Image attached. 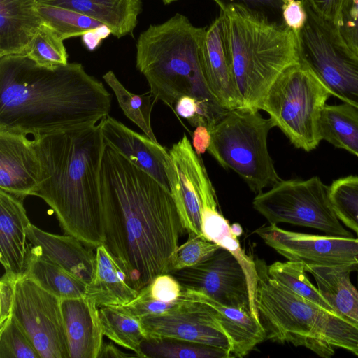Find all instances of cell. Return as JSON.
<instances>
[{
  "instance_id": "obj_41",
  "label": "cell",
  "mask_w": 358,
  "mask_h": 358,
  "mask_svg": "<svg viewBox=\"0 0 358 358\" xmlns=\"http://www.w3.org/2000/svg\"><path fill=\"white\" fill-rule=\"evenodd\" d=\"M148 286L154 299L167 303L178 300L182 292L180 284L169 273L157 276Z\"/></svg>"
},
{
  "instance_id": "obj_38",
  "label": "cell",
  "mask_w": 358,
  "mask_h": 358,
  "mask_svg": "<svg viewBox=\"0 0 358 358\" xmlns=\"http://www.w3.org/2000/svg\"><path fill=\"white\" fill-rule=\"evenodd\" d=\"M220 247L203 236L189 234L187 241L178 245L172 255L168 273L194 266L205 260Z\"/></svg>"
},
{
  "instance_id": "obj_47",
  "label": "cell",
  "mask_w": 358,
  "mask_h": 358,
  "mask_svg": "<svg viewBox=\"0 0 358 358\" xmlns=\"http://www.w3.org/2000/svg\"><path fill=\"white\" fill-rule=\"evenodd\" d=\"M139 357L137 355L123 352L112 343H103L98 358H125Z\"/></svg>"
},
{
  "instance_id": "obj_43",
  "label": "cell",
  "mask_w": 358,
  "mask_h": 358,
  "mask_svg": "<svg viewBox=\"0 0 358 358\" xmlns=\"http://www.w3.org/2000/svg\"><path fill=\"white\" fill-rule=\"evenodd\" d=\"M282 15L284 24L295 33L306 24L307 13L303 0H289L282 3Z\"/></svg>"
},
{
  "instance_id": "obj_35",
  "label": "cell",
  "mask_w": 358,
  "mask_h": 358,
  "mask_svg": "<svg viewBox=\"0 0 358 358\" xmlns=\"http://www.w3.org/2000/svg\"><path fill=\"white\" fill-rule=\"evenodd\" d=\"M329 196L338 220L358 236V176L334 180L329 186Z\"/></svg>"
},
{
  "instance_id": "obj_6",
  "label": "cell",
  "mask_w": 358,
  "mask_h": 358,
  "mask_svg": "<svg viewBox=\"0 0 358 358\" xmlns=\"http://www.w3.org/2000/svg\"><path fill=\"white\" fill-rule=\"evenodd\" d=\"M255 264V305L266 340L303 346L323 358L335 348L358 357L357 323L295 294L269 276L264 262Z\"/></svg>"
},
{
  "instance_id": "obj_31",
  "label": "cell",
  "mask_w": 358,
  "mask_h": 358,
  "mask_svg": "<svg viewBox=\"0 0 358 358\" xmlns=\"http://www.w3.org/2000/svg\"><path fill=\"white\" fill-rule=\"evenodd\" d=\"M143 357L231 358L228 350L173 338H145L141 345Z\"/></svg>"
},
{
  "instance_id": "obj_7",
  "label": "cell",
  "mask_w": 358,
  "mask_h": 358,
  "mask_svg": "<svg viewBox=\"0 0 358 358\" xmlns=\"http://www.w3.org/2000/svg\"><path fill=\"white\" fill-rule=\"evenodd\" d=\"M273 127L271 119L264 118L257 110H229L210 130L208 151L258 194L282 180L268 150V134Z\"/></svg>"
},
{
  "instance_id": "obj_34",
  "label": "cell",
  "mask_w": 358,
  "mask_h": 358,
  "mask_svg": "<svg viewBox=\"0 0 358 358\" xmlns=\"http://www.w3.org/2000/svg\"><path fill=\"white\" fill-rule=\"evenodd\" d=\"M267 271L271 278L292 292L334 312L318 288L309 280L303 263L290 260L275 262L267 266Z\"/></svg>"
},
{
  "instance_id": "obj_8",
  "label": "cell",
  "mask_w": 358,
  "mask_h": 358,
  "mask_svg": "<svg viewBox=\"0 0 358 358\" xmlns=\"http://www.w3.org/2000/svg\"><path fill=\"white\" fill-rule=\"evenodd\" d=\"M330 95L311 69L299 60L275 80L259 110L268 114L274 127H278L292 145L309 152L321 141L319 120Z\"/></svg>"
},
{
  "instance_id": "obj_3",
  "label": "cell",
  "mask_w": 358,
  "mask_h": 358,
  "mask_svg": "<svg viewBox=\"0 0 358 358\" xmlns=\"http://www.w3.org/2000/svg\"><path fill=\"white\" fill-rule=\"evenodd\" d=\"M99 122L31 139L41 164L33 196L52 208L65 234L92 249L104 243L99 187L104 143Z\"/></svg>"
},
{
  "instance_id": "obj_20",
  "label": "cell",
  "mask_w": 358,
  "mask_h": 358,
  "mask_svg": "<svg viewBox=\"0 0 358 358\" xmlns=\"http://www.w3.org/2000/svg\"><path fill=\"white\" fill-rule=\"evenodd\" d=\"M203 68L208 87L220 105L228 110L241 108L220 14L206 29Z\"/></svg>"
},
{
  "instance_id": "obj_16",
  "label": "cell",
  "mask_w": 358,
  "mask_h": 358,
  "mask_svg": "<svg viewBox=\"0 0 358 358\" xmlns=\"http://www.w3.org/2000/svg\"><path fill=\"white\" fill-rule=\"evenodd\" d=\"M99 124L104 145L127 158L171 192L167 173L171 161L169 150L110 115Z\"/></svg>"
},
{
  "instance_id": "obj_30",
  "label": "cell",
  "mask_w": 358,
  "mask_h": 358,
  "mask_svg": "<svg viewBox=\"0 0 358 358\" xmlns=\"http://www.w3.org/2000/svg\"><path fill=\"white\" fill-rule=\"evenodd\" d=\"M99 313L103 336L143 357L141 345L146 336L140 320L121 306L101 307Z\"/></svg>"
},
{
  "instance_id": "obj_17",
  "label": "cell",
  "mask_w": 358,
  "mask_h": 358,
  "mask_svg": "<svg viewBox=\"0 0 358 358\" xmlns=\"http://www.w3.org/2000/svg\"><path fill=\"white\" fill-rule=\"evenodd\" d=\"M169 152L171 161L167 173L181 222L188 234L203 236L201 203L193 171L196 152L185 134Z\"/></svg>"
},
{
  "instance_id": "obj_42",
  "label": "cell",
  "mask_w": 358,
  "mask_h": 358,
  "mask_svg": "<svg viewBox=\"0 0 358 358\" xmlns=\"http://www.w3.org/2000/svg\"><path fill=\"white\" fill-rule=\"evenodd\" d=\"M21 276L6 272L0 280V327L13 315L16 284Z\"/></svg>"
},
{
  "instance_id": "obj_11",
  "label": "cell",
  "mask_w": 358,
  "mask_h": 358,
  "mask_svg": "<svg viewBox=\"0 0 358 358\" xmlns=\"http://www.w3.org/2000/svg\"><path fill=\"white\" fill-rule=\"evenodd\" d=\"M61 301L28 278L17 282L13 316L41 358H70Z\"/></svg>"
},
{
  "instance_id": "obj_23",
  "label": "cell",
  "mask_w": 358,
  "mask_h": 358,
  "mask_svg": "<svg viewBox=\"0 0 358 358\" xmlns=\"http://www.w3.org/2000/svg\"><path fill=\"white\" fill-rule=\"evenodd\" d=\"M61 301L70 358H98L103 343L98 307L85 296Z\"/></svg>"
},
{
  "instance_id": "obj_32",
  "label": "cell",
  "mask_w": 358,
  "mask_h": 358,
  "mask_svg": "<svg viewBox=\"0 0 358 358\" xmlns=\"http://www.w3.org/2000/svg\"><path fill=\"white\" fill-rule=\"evenodd\" d=\"M103 79L114 92L126 117L136 124L149 138L158 143L151 126V112L155 102L151 92L143 94L130 92L112 70L103 74Z\"/></svg>"
},
{
  "instance_id": "obj_2",
  "label": "cell",
  "mask_w": 358,
  "mask_h": 358,
  "mask_svg": "<svg viewBox=\"0 0 358 358\" xmlns=\"http://www.w3.org/2000/svg\"><path fill=\"white\" fill-rule=\"evenodd\" d=\"M111 95L78 62L54 67L26 55L0 57V131L33 136L98 124Z\"/></svg>"
},
{
  "instance_id": "obj_33",
  "label": "cell",
  "mask_w": 358,
  "mask_h": 358,
  "mask_svg": "<svg viewBox=\"0 0 358 358\" xmlns=\"http://www.w3.org/2000/svg\"><path fill=\"white\" fill-rule=\"evenodd\" d=\"M37 8L43 22L52 29L63 41L84 36L106 27L85 15L62 7L38 2Z\"/></svg>"
},
{
  "instance_id": "obj_45",
  "label": "cell",
  "mask_w": 358,
  "mask_h": 358,
  "mask_svg": "<svg viewBox=\"0 0 358 358\" xmlns=\"http://www.w3.org/2000/svg\"><path fill=\"white\" fill-rule=\"evenodd\" d=\"M220 10L231 4H240L249 8L262 12L268 17L271 13L282 7L280 0H213Z\"/></svg>"
},
{
  "instance_id": "obj_19",
  "label": "cell",
  "mask_w": 358,
  "mask_h": 358,
  "mask_svg": "<svg viewBox=\"0 0 358 358\" xmlns=\"http://www.w3.org/2000/svg\"><path fill=\"white\" fill-rule=\"evenodd\" d=\"M41 164L27 136L0 131V189L33 196L40 182Z\"/></svg>"
},
{
  "instance_id": "obj_24",
  "label": "cell",
  "mask_w": 358,
  "mask_h": 358,
  "mask_svg": "<svg viewBox=\"0 0 358 358\" xmlns=\"http://www.w3.org/2000/svg\"><path fill=\"white\" fill-rule=\"evenodd\" d=\"M37 0H0V57L25 55L43 24Z\"/></svg>"
},
{
  "instance_id": "obj_25",
  "label": "cell",
  "mask_w": 358,
  "mask_h": 358,
  "mask_svg": "<svg viewBox=\"0 0 358 358\" xmlns=\"http://www.w3.org/2000/svg\"><path fill=\"white\" fill-rule=\"evenodd\" d=\"M38 3L67 8L106 26L117 38L134 36L138 17L143 10L141 0H37Z\"/></svg>"
},
{
  "instance_id": "obj_27",
  "label": "cell",
  "mask_w": 358,
  "mask_h": 358,
  "mask_svg": "<svg viewBox=\"0 0 358 358\" xmlns=\"http://www.w3.org/2000/svg\"><path fill=\"white\" fill-rule=\"evenodd\" d=\"M305 269L313 276L320 292L334 312L358 324V289L350 278L358 264L305 265Z\"/></svg>"
},
{
  "instance_id": "obj_10",
  "label": "cell",
  "mask_w": 358,
  "mask_h": 358,
  "mask_svg": "<svg viewBox=\"0 0 358 358\" xmlns=\"http://www.w3.org/2000/svg\"><path fill=\"white\" fill-rule=\"evenodd\" d=\"M252 204L270 224L285 222L316 229L327 235L353 237L334 210L329 187L317 176L281 180L267 192L258 193Z\"/></svg>"
},
{
  "instance_id": "obj_36",
  "label": "cell",
  "mask_w": 358,
  "mask_h": 358,
  "mask_svg": "<svg viewBox=\"0 0 358 358\" xmlns=\"http://www.w3.org/2000/svg\"><path fill=\"white\" fill-rule=\"evenodd\" d=\"M24 55L36 64L45 67H54L69 63V56L64 41L44 23L41 26Z\"/></svg>"
},
{
  "instance_id": "obj_44",
  "label": "cell",
  "mask_w": 358,
  "mask_h": 358,
  "mask_svg": "<svg viewBox=\"0 0 358 358\" xmlns=\"http://www.w3.org/2000/svg\"><path fill=\"white\" fill-rule=\"evenodd\" d=\"M321 18L336 27L345 0H303Z\"/></svg>"
},
{
  "instance_id": "obj_1",
  "label": "cell",
  "mask_w": 358,
  "mask_h": 358,
  "mask_svg": "<svg viewBox=\"0 0 358 358\" xmlns=\"http://www.w3.org/2000/svg\"><path fill=\"white\" fill-rule=\"evenodd\" d=\"M104 243L129 285L139 292L168 273L186 231L171 192L104 145L99 173Z\"/></svg>"
},
{
  "instance_id": "obj_22",
  "label": "cell",
  "mask_w": 358,
  "mask_h": 358,
  "mask_svg": "<svg viewBox=\"0 0 358 358\" xmlns=\"http://www.w3.org/2000/svg\"><path fill=\"white\" fill-rule=\"evenodd\" d=\"M27 240L41 255L88 284L92 279L96 255L91 248L71 235L45 231L30 223Z\"/></svg>"
},
{
  "instance_id": "obj_48",
  "label": "cell",
  "mask_w": 358,
  "mask_h": 358,
  "mask_svg": "<svg viewBox=\"0 0 358 358\" xmlns=\"http://www.w3.org/2000/svg\"><path fill=\"white\" fill-rule=\"evenodd\" d=\"M231 229L234 234L238 237L242 233V229L238 224H234L231 225Z\"/></svg>"
},
{
  "instance_id": "obj_37",
  "label": "cell",
  "mask_w": 358,
  "mask_h": 358,
  "mask_svg": "<svg viewBox=\"0 0 358 358\" xmlns=\"http://www.w3.org/2000/svg\"><path fill=\"white\" fill-rule=\"evenodd\" d=\"M0 358H41L29 337L13 315L0 327Z\"/></svg>"
},
{
  "instance_id": "obj_49",
  "label": "cell",
  "mask_w": 358,
  "mask_h": 358,
  "mask_svg": "<svg viewBox=\"0 0 358 358\" xmlns=\"http://www.w3.org/2000/svg\"><path fill=\"white\" fill-rule=\"evenodd\" d=\"M161 1L163 2L164 4L169 5V4H171V3H173V2L177 1L178 0H161Z\"/></svg>"
},
{
  "instance_id": "obj_12",
  "label": "cell",
  "mask_w": 358,
  "mask_h": 358,
  "mask_svg": "<svg viewBox=\"0 0 358 358\" xmlns=\"http://www.w3.org/2000/svg\"><path fill=\"white\" fill-rule=\"evenodd\" d=\"M169 274L182 288L203 293L225 306L250 310L245 272L236 257L224 248L194 266Z\"/></svg>"
},
{
  "instance_id": "obj_28",
  "label": "cell",
  "mask_w": 358,
  "mask_h": 358,
  "mask_svg": "<svg viewBox=\"0 0 358 358\" xmlns=\"http://www.w3.org/2000/svg\"><path fill=\"white\" fill-rule=\"evenodd\" d=\"M22 276L34 280L61 300L85 296L87 284L29 245Z\"/></svg>"
},
{
  "instance_id": "obj_13",
  "label": "cell",
  "mask_w": 358,
  "mask_h": 358,
  "mask_svg": "<svg viewBox=\"0 0 358 358\" xmlns=\"http://www.w3.org/2000/svg\"><path fill=\"white\" fill-rule=\"evenodd\" d=\"M255 232L290 261L324 266L358 264V238L294 232L275 224L261 227Z\"/></svg>"
},
{
  "instance_id": "obj_40",
  "label": "cell",
  "mask_w": 358,
  "mask_h": 358,
  "mask_svg": "<svg viewBox=\"0 0 358 358\" xmlns=\"http://www.w3.org/2000/svg\"><path fill=\"white\" fill-rule=\"evenodd\" d=\"M347 45L358 56V0H345L336 27Z\"/></svg>"
},
{
  "instance_id": "obj_50",
  "label": "cell",
  "mask_w": 358,
  "mask_h": 358,
  "mask_svg": "<svg viewBox=\"0 0 358 358\" xmlns=\"http://www.w3.org/2000/svg\"><path fill=\"white\" fill-rule=\"evenodd\" d=\"M282 3L287 1H289V0H280Z\"/></svg>"
},
{
  "instance_id": "obj_39",
  "label": "cell",
  "mask_w": 358,
  "mask_h": 358,
  "mask_svg": "<svg viewBox=\"0 0 358 358\" xmlns=\"http://www.w3.org/2000/svg\"><path fill=\"white\" fill-rule=\"evenodd\" d=\"M179 299L173 302H164L154 299L148 286L141 289L138 295L129 303L121 306L127 312L138 319L150 315H157L173 308Z\"/></svg>"
},
{
  "instance_id": "obj_21",
  "label": "cell",
  "mask_w": 358,
  "mask_h": 358,
  "mask_svg": "<svg viewBox=\"0 0 358 358\" xmlns=\"http://www.w3.org/2000/svg\"><path fill=\"white\" fill-rule=\"evenodd\" d=\"M25 198L0 189V262L6 272L18 276L24 271L29 247L27 230L31 222Z\"/></svg>"
},
{
  "instance_id": "obj_5",
  "label": "cell",
  "mask_w": 358,
  "mask_h": 358,
  "mask_svg": "<svg viewBox=\"0 0 358 358\" xmlns=\"http://www.w3.org/2000/svg\"><path fill=\"white\" fill-rule=\"evenodd\" d=\"M220 14L241 108L259 110L275 80L300 60L296 33L240 4L229 5Z\"/></svg>"
},
{
  "instance_id": "obj_15",
  "label": "cell",
  "mask_w": 358,
  "mask_h": 358,
  "mask_svg": "<svg viewBox=\"0 0 358 358\" xmlns=\"http://www.w3.org/2000/svg\"><path fill=\"white\" fill-rule=\"evenodd\" d=\"M193 171L202 208V232L208 240L227 249L238 260L245 272L250 296V310L259 320L255 305L257 272L255 261L241 248L231 226L217 208L215 189L208 177L201 156L193 158ZM260 321V320H259Z\"/></svg>"
},
{
  "instance_id": "obj_9",
  "label": "cell",
  "mask_w": 358,
  "mask_h": 358,
  "mask_svg": "<svg viewBox=\"0 0 358 358\" xmlns=\"http://www.w3.org/2000/svg\"><path fill=\"white\" fill-rule=\"evenodd\" d=\"M303 2L307 20L296 33L300 60L331 95L358 109V56L347 45L335 26Z\"/></svg>"
},
{
  "instance_id": "obj_46",
  "label": "cell",
  "mask_w": 358,
  "mask_h": 358,
  "mask_svg": "<svg viewBox=\"0 0 358 358\" xmlns=\"http://www.w3.org/2000/svg\"><path fill=\"white\" fill-rule=\"evenodd\" d=\"M211 141L210 131L206 125L196 127L192 135V147L197 155H201L208 150Z\"/></svg>"
},
{
  "instance_id": "obj_4",
  "label": "cell",
  "mask_w": 358,
  "mask_h": 358,
  "mask_svg": "<svg viewBox=\"0 0 358 358\" xmlns=\"http://www.w3.org/2000/svg\"><path fill=\"white\" fill-rule=\"evenodd\" d=\"M206 29L181 13L150 24L137 38L136 66L146 78L155 102L173 107L180 96H190L205 103L220 120L228 110L220 105L205 78Z\"/></svg>"
},
{
  "instance_id": "obj_18",
  "label": "cell",
  "mask_w": 358,
  "mask_h": 358,
  "mask_svg": "<svg viewBox=\"0 0 358 358\" xmlns=\"http://www.w3.org/2000/svg\"><path fill=\"white\" fill-rule=\"evenodd\" d=\"M180 298L206 305L214 321L229 339L231 358L247 355L266 339L263 325L250 309L225 306L203 293L182 287Z\"/></svg>"
},
{
  "instance_id": "obj_29",
  "label": "cell",
  "mask_w": 358,
  "mask_h": 358,
  "mask_svg": "<svg viewBox=\"0 0 358 358\" xmlns=\"http://www.w3.org/2000/svg\"><path fill=\"white\" fill-rule=\"evenodd\" d=\"M319 134L321 141L358 157V109L345 103L326 104L319 120Z\"/></svg>"
},
{
  "instance_id": "obj_14",
  "label": "cell",
  "mask_w": 358,
  "mask_h": 358,
  "mask_svg": "<svg viewBox=\"0 0 358 358\" xmlns=\"http://www.w3.org/2000/svg\"><path fill=\"white\" fill-rule=\"evenodd\" d=\"M140 322L146 338H173L221 348L230 352L229 339L201 302L179 298L171 310L142 317Z\"/></svg>"
},
{
  "instance_id": "obj_26",
  "label": "cell",
  "mask_w": 358,
  "mask_h": 358,
  "mask_svg": "<svg viewBox=\"0 0 358 358\" xmlns=\"http://www.w3.org/2000/svg\"><path fill=\"white\" fill-rule=\"evenodd\" d=\"M96 264L85 297L98 308L122 306L131 301L138 292L127 282L117 261L103 244L96 248Z\"/></svg>"
}]
</instances>
